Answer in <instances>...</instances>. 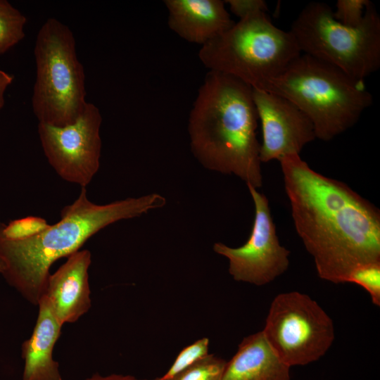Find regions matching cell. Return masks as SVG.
<instances>
[{"instance_id": "cell-20", "label": "cell", "mask_w": 380, "mask_h": 380, "mask_svg": "<svg viewBox=\"0 0 380 380\" xmlns=\"http://www.w3.org/2000/svg\"><path fill=\"white\" fill-rule=\"evenodd\" d=\"M208 346L209 339L205 337L184 348L166 373L157 379H168L202 360L208 355Z\"/></svg>"}, {"instance_id": "cell-24", "label": "cell", "mask_w": 380, "mask_h": 380, "mask_svg": "<svg viewBox=\"0 0 380 380\" xmlns=\"http://www.w3.org/2000/svg\"><path fill=\"white\" fill-rule=\"evenodd\" d=\"M84 380H148V379H139L133 376L130 375H122V374H110L107 376H103L100 374L96 373L89 377ZM152 380H156L152 379Z\"/></svg>"}, {"instance_id": "cell-9", "label": "cell", "mask_w": 380, "mask_h": 380, "mask_svg": "<svg viewBox=\"0 0 380 380\" xmlns=\"http://www.w3.org/2000/svg\"><path fill=\"white\" fill-rule=\"evenodd\" d=\"M101 122L98 107L87 103L82 114L70 124L58 127L39 123L45 156L63 179L82 188L91 182L100 166Z\"/></svg>"}, {"instance_id": "cell-15", "label": "cell", "mask_w": 380, "mask_h": 380, "mask_svg": "<svg viewBox=\"0 0 380 380\" xmlns=\"http://www.w3.org/2000/svg\"><path fill=\"white\" fill-rule=\"evenodd\" d=\"M222 380H291L290 367L261 331L242 340L236 353L226 362Z\"/></svg>"}, {"instance_id": "cell-8", "label": "cell", "mask_w": 380, "mask_h": 380, "mask_svg": "<svg viewBox=\"0 0 380 380\" xmlns=\"http://www.w3.org/2000/svg\"><path fill=\"white\" fill-rule=\"evenodd\" d=\"M262 332L290 367L318 360L334 339L331 317L317 301L298 291L281 293L274 297Z\"/></svg>"}, {"instance_id": "cell-10", "label": "cell", "mask_w": 380, "mask_h": 380, "mask_svg": "<svg viewBox=\"0 0 380 380\" xmlns=\"http://www.w3.org/2000/svg\"><path fill=\"white\" fill-rule=\"evenodd\" d=\"M247 186L255 206L248 239L237 248L217 242L213 250L228 259L229 272L235 281L262 286L288 270L290 251L279 243L267 198L252 186Z\"/></svg>"}, {"instance_id": "cell-6", "label": "cell", "mask_w": 380, "mask_h": 380, "mask_svg": "<svg viewBox=\"0 0 380 380\" xmlns=\"http://www.w3.org/2000/svg\"><path fill=\"white\" fill-rule=\"evenodd\" d=\"M299 49L360 81L380 67V17L371 2L357 27L335 19L326 3H308L293 20L291 29Z\"/></svg>"}, {"instance_id": "cell-5", "label": "cell", "mask_w": 380, "mask_h": 380, "mask_svg": "<svg viewBox=\"0 0 380 380\" xmlns=\"http://www.w3.org/2000/svg\"><path fill=\"white\" fill-rule=\"evenodd\" d=\"M301 54L291 32L277 27L265 12L250 15L201 46L198 58L209 70L264 89Z\"/></svg>"}, {"instance_id": "cell-13", "label": "cell", "mask_w": 380, "mask_h": 380, "mask_svg": "<svg viewBox=\"0 0 380 380\" xmlns=\"http://www.w3.org/2000/svg\"><path fill=\"white\" fill-rule=\"evenodd\" d=\"M167 25L183 39L203 46L235 22L221 0H165Z\"/></svg>"}, {"instance_id": "cell-19", "label": "cell", "mask_w": 380, "mask_h": 380, "mask_svg": "<svg viewBox=\"0 0 380 380\" xmlns=\"http://www.w3.org/2000/svg\"><path fill=\"white\" fill-rule=\"evenodd\" d=\"M346 283L362 286L369 294L372 303L380 305V261L360 265L350 272Z\"/></svg>"}, {"instance_id": "cell-12", "label": "cell", "mask_w": 380, "mask_h": 380, "mask_svg": "<svg viewBox=\"0 0 380 380\" xmlns=\"http://www.w3.org/2000/svg\"><path fill=\"white\" fill-rule=\"evenodd\" d=\"M91 262L89 251L79 250L48 278L43 296L62 324L77 321L91 307Z\"/></svg>"}, {"instance_id": "cell-21", "label": "cell", "mask_w": 380, "mask_h": 380, "mask_svg": "<svg viewBox=\"0 0 380 380\" xmlns=\"http://www.w3.org/2000/svg\"><path fill=\"white\" fill-rule=\"evenodd\" d=\"M371 3L369 0H338L334 17L343 25L357 27L362 22L367 8Z\"/></svg>"}, {"instance_id": "cell-14", "label": "cell", "mask_w": 380, "mask_h": 380, "mask_svg": "<svg viewBox=\"0 0 380 380\" xmlns=\"http://www.w3.org/2000/svg\"><path fill=\"white\" fill-rule=\"evenodd\" d=\"M31 336L22 346L24 368L22 380H63L59 364L53 358L54 346L63 324L48 300L42 296Z\"/></svg>"}, {"instance_id": "cell-18", "label": "cell", "mask_w": 380, "mask_h": 380, "mask_svg": "<svg viewBox=\"0 0 380 380\" xmlns=\"http://www.w3.org/2000/svg\"><path fill=\"white\" fill-rule=\"evenodd\" d=\"M50 224L42 217L29 216L10 222H0V237L8 241H20L34 237Z\"/></svg>"}, {"instance_id": "cell-11", "label": "cell", "mask_w": 380, "mask_h": 380, "mask_svg": "<svg viewBox=\"0 0 380 380\" xmlns=\"http://www.w3.org/2000/svg\"><path fill=\"white\" fill-rule=\"evenodd\" d=\"M253 99L261 126V163L299 155L307 144L316 139L310 120L287 99L258 89H253Z\"/></svg>"}, {"instance_id": "cell-17", "label": "cell", "mask_w": 380, "mask_h": 380, "mask_svg": "<svg viewBox=\"0 0 380 380\" xmlns=\"http://www.w3.org/2000/svg\"><path fill=\"white\" fill-rule=\"evenodd\" d=\"M224 360L208 354L206 357L165 380H222ZM156 380H158L157 378Z\"/></svg>"}, {"instance_id": "cell-25", "label": "cell", "mask_w": 380, "mask_h": 380, "mask_svg": "<svg viewBox=\"0 0 380 380\" xmlns=\"http://www.w3.org/2000/svg\"><path fill=\"white\" fill-rule=\"evenodd\" d=\"M6 262L3 256L0 254V274H2L6 271Z\"/></svg>"}, {"instance_id": "cell-16", "label": "cell", "mask_w": 380, "mask_h": 380, "mask_svg": "<svg viewBox=\"0 0 380 380\" xmlns=\"http://www.w3.org/2000/svg\"><path fill=\"white\" fill-rule=\"evenodd\" d=\"M26 17L8 1L0 0V54L25 37Z\"/></svg>"}, {"instance_id": "cell-2", "label": "cell", "mask_w": 380, "mask_h": 380, "mask_svg": "<svg viewBox=\"0 0 380 380\" xmlns=\"http://www.w3.org/2000/svg\"><path fill=\"white\" fill-rule=\"evenodd\" d=\"M258 123L253 88L209 70L189 116L191 152L205 168L234 175L258 189L262 184Z\"/></svg>"}, {"instance_id": "cell-7", "label": "cell", "mask_w": 380, "mask_h": 380, "mask_svg": "<svg viewBox=\"0 0 380 380\" xmlns=\"http://www.w3.org/2000/svg\"><path fill=\"white\" fill-rule=\"evenodd\" d=\"M34 54L32 107L39 123L61 127L73 122L88 103L73 33L58 20L47 19L37 33Z\"/></svg>"}, {"instance_id": "cell-22", "label": "cell", "mask_w": 380, "mask_h": 380, "mask_svg": "<svg viewBox=\"0 0 380 380\" xmlns=\"http://www.w3.org/2000/svg\"><path fill=\"white\" fill-rule=\"evenodd\" d=\"M231 12L239 19L258 12L268 11L267 3L263 0H227Z\"/></svg>"}, {"instance_id": "cell-3", "label": "cell", "mask_w": 380, "mask_h": 380, "mask_svg": "<svg viewBox=\"0 0 380 380\" xmlns=\"http://www.w3.org/2000/svg\"><path fill=\"white\" fill-rule=\"evenodd\" d=\"M165 203L164 196L153 193L97 205L89 200L82 187L77 198L61 210V220L38 235L20 241L0 237V254L7 265L2 275L30 303L38 305L54 262L79 251L106 226L141 216Z\"/></svg>"}, {"instance_id": "cell-4", "label": "cell", "mask_w": 380, "mask_h": 380, "mask_svg": "<svg viewBox=\"0 0 380 380\" xmlns=\"http://www.w3.org/2000/svg\"><path fill=\"white\" fill-rule=\"evenodd\" d=\"M262 90L294 103L312 122L316 139L325 141L355 125L373 103L364 81L303 53Z\"/></svg>"}, {"instance_id": "cell-1", "label": "cell", "mask_w": 380, "mask_h": 380, "mask_svg": "<svg viewBox=\"0 0 380 380\" xmlns=\"http://www.w3.org/2000/svg\"><path fill=\"white\" fill-rule=\"evenodd\" d=\"M279 163L296 230L321 279L346 283L360 265L380 261V212L374 205L313 170L298 154Z\"/></svg>"}, {"instance_id": "cell-23", "label": "cell", "mask_w": 380, "mask_h": 380, "mask_svg": "<svg viewBox=\"0 0 380 380\" xmlns=\"http://www.w3.org/2000/svg\"><path fill=\"white\" fill-rule=\"evenodd\" d=\"M13 76L4 70H0V111L5 104V94L13 83Z\"/></svg>"}]
</instances>
